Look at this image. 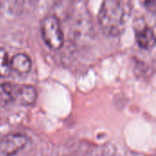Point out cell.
Segmentation results:
<instances>
[{
  "mask_svg": "<svg viewBox=\"0 0 156 156\" xmlns=\"http://www.w3.org/2000/svg\"><path fill=\"white\" fill-rule=\"evenodd\" d=\"M101 31L107 37L120 36L125 27V11L119 0H103L98 14Z\"/></svg>",
  "mask_w": 156,
  "mask_h": 156,
  "instance_id": "6da1fadb",
  "label": "cell"
},
{
  "mask_svg": "<svg viewBox=\"0 0 156 156\" xmlns=\"http://www.w3.org/2000/svg\"><path fill=\"white\" fill-rule=\"evenodd\" d=\"M37 90L33 86L5 82L0 84V103L8 105L18 103L23 106L33 105L37 100Z\"/></svg>",
  "mask_w": 156,
  "mask_h": 156,
  "instance_id": "7a4b0ae2",
  "label": "cell"
},
{
  "mask_svg": "<svg viewBox=\"0 0 156 156\" xmlns=\"http://www.w3.org/2000/svg\"><path fill=\"white\" fill-rule=\"evenodd\" d=\"M41 36L46 45L53 49L58 50L64 44V35L60 23L57 16H47L40 24Z\"/></svg>",
  "mask_w": 156,
  "mask_h": 156,
  "instance_id": "3957f363",
  "label": "cell"
},
{
  "mask_svg": "<svg viewBox=\"0 0 156 156\" xmlns=\"http://www.w3.org/2000/svg\"><path fill=\"white\" fill-rule=\"evenodd\" d=\"M28 143L26 135L11 133L0 140V156H14L21 151Z\"/></svg>",
  "mask_w": 156,
  "mask_h": 156,
  "instance_id": "277c9868",
  "label": "cell"
},
{
  "mask_svg": "<svg viewBox=\"0 0 156 156\" xmlns=\"http://www.w3.org/2000/svg\"><path fill=\"white\" fill-rule=\"evenodd\" d=\"M136 41L140 48L149 50L155 45V36L154 29L144 22H137L134 27Z\"/></svg>",
  "mask_w": 156,
  "mask_h": 156,
  "instance_id": "5b68a950",
  "label": "cell"
},
{
  "mask_svg": "<svg viewBox=\"0 0 156 156\" xmlns=\"http://www.w3.org/2000/svg\"><path fill=\"white\" fill-rule=\"evenodd\" d=\"M31 65L30 58L24 53H18L15 55L10 60L11 70H14L19 74L28 73L31 69Z\"/></svg>",
  "mask_w": 156,
  "mask_h": 156,
  "instance_id": "8992f818",
  "label": "cell"
},
{
  "mask_svg": "<svg viewBox=\"0 0 156 156\" xmlns=\"http://www.w3.org/2000/svg\"><path fill=\"white\" fill-rule=\"evenodd\" d=\"M11 72L10 60L6 51L0 48V77H7Z\"/></svg>",
  "mask_w": 156,
  "mask_h": 156,
  "instance_id": "52a82bcc",
  "label": "cell"
},
{
  "mask_svg": "<svg viewBox=\"0 0 156 156\" xmlns=\"http://www.w3.org/2000/svg\"><path fill=\"white\" fill-rule=\"evenodd\" d=\"M0 8H1V4H0Z\"/></svg>",
  "mask_w": 156,
  "mask_h": 156,
  "instance_id": "ba28073f",
  "label": "cell"
}]
</instances>
